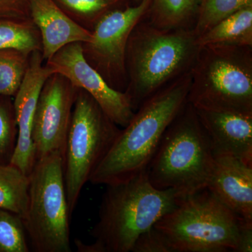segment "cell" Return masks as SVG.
Instances as JSON below:
<instances>
[{
    "label": "cell",
    "instance_id": "cell-9",
    "mask_svg": "<svg viewBox=\"0 0 252 252\" xmlns=\"http://www.w3.org/2000/svg\"><path fill=\"white\" fill-rule=\"evenodd\" d=\"M152 2V0H141L136 6L111 10L94 24L91 40L82 44L87 62L115 90L125 92L127 88V42L134 28L145 18Z\"/></svg>",
    "mask_w": 252,
    "mask_h": 252
},
{
    "label": "cell",
    "instance_id": "cell-10",
    "mask_svg": "<svg viewBox=\"0 0 252 252\" xmlns=\"http://www.w3.org/2000/svg\"><path fill=\"white\" fill-rule=\"evenodd\" d=\"M77 91L67 78L57 73L44 83L33 119L36 161L53 153L64 154Z\"/></svg>",
    "mask_w": 252,
    "mask_h": 252
},
{
    "label": "cell",
    "instance_id": "cell-1",
    "mask_svg": "<svg viewBox=\"0 0 252 252\" xmlns=\"http://www.w3.org/2000/svg\"><path fill=\"white\" fill-rule=\"evenodd\" d=\"M190 84L189 71L146 99L121 130L89 182L113 185L146 171L165 130L187 103Z\"/></svg>",
    "mask_w": 252,
    "mask_h": 252
},
{
    "label": "cell",
    "instance_id": "cell-26",
    "mask_svg": "<svg viewBox=\"0 0 252 252\" xmlns=\"http://www.w3.org/2000/svg\"><path fill=\"white\" fill-rule=\"evenodd\" d=\"M32 0H0V18H31Z\"/></svg>",
    "mask_w": 252,
    "mask_h": 252
},
{
    "label": "cell",
    "instance_id": "cell-23",
    "mask_svg": "<svg viewBox=\"0 0 252 252\" xmlns=\"http://www.w3.org/2000/svg\"><path fill=\"white\" fill-rule=\"evenodd\" d=\"M31 251L22 217L0 209V252Z\"/></svg>",
    "mask_w": 252,
    "mask_h": 252
},
{
    "label": "cell",
    "instance_id": "cell-28",
    "mask_svg": "<svg viewBox=\"0 0 252 252\" xmlns=\"http://www.w3.org/2000/svg\"><path fill=\"white\" fill-rule=\"evenodd\" d=\"M135 1H138V2H140V1H141V0H135Z\"/></svg>",
    "mask_w": 252,
    "mask_h": 252
},
{
    "label": "cell",
    "instance_id": "cell-2",
    "mask_svg": "<svg viewBox=\"0 0 252 252\" xmlns=\"http://www.w3.org/2000/svg\"><path fill=\"white\" fill-rule=\"evenodd\" d=\"M92 244L77 240L79 252H130L136 240L153 228L183 198L174 189H158L147 171L120 183L106 186Z\"/></svg>",
    "mask_w": 252,
    "mask_h": 252
},
{
    "label": "cell",
    "instance_id": "cell-7",
    "mask_svg": "<svg viewBox=\"0 0 252 252\" xmlns=\"http://www.w3.org/2000/svg\"><path fill=\"white\" fill-rule=\"evenodd\" d=\"M63 155L49 154L36 160L29 175L27 213L23 220L32 250L70 252L69 221Z\"/></svg>",
    "mask_w": 252,
    "mask_h": 252
},
{
    "label": "cell",
    "instance_id": "cell-17",
    "mask_svg": "<svg viewBox=\"0 0 252 252\" xmlns=\"http://www.w3.org/2000/svg\"><path fill=\"white\" fill-rule=\"evenodd\" d=\"M201 0H152L146 16L162 29L193 28Z\"/></svg>",
    "mask_w": 252,
    "mask_h": 252
},
{
    "label": "cell",
    "instance_id": "cell-5",
    "mask_svg": "<svg viewBox=\"0 0 252 252\" xmlns=\"http://www.w3.org/2000/svg\"><path fill=\"white\" fill-rule=\"evenodd\" d=\"M190 72L194 108L252 115V46L200 47Z\"/></svg>",
    "mask_w": 252,
    "mask_h": 252
},
{
    "label": "cell",
    "instance_id": "cell-21",
    "mask_svg": "<svg viewBox=\"0 0 252 252\" xmlns=\"http://www.w3.org/2000/svg\"><path fill=\"white\" fill-rule=\"evenodd\" d=\"M252 6V0H201L193 31L197 38L239 10Z\"/></svg>",
    "mask_w": 252,
    "mask_h": 252
},
{
    "label": "cell",
    "instance_id": "cell-8",
    "mask_svg": "<svg viewBox=\"0 0 252 252\" xmlns=\"http://www.w3.org/2000/svg\"><path fill=\"white\" fill-rule=\"evenodd\" d=\"M120 131L90 94L78 89L63 154L64 183L71 215L83 187L108 153Z\"/></svg>",
    "mask_w": 252,
    "mask_h": 252
},
{
    "label": "cell",
    "instance_id": "cell-14",
    "mask_svg": "<svg viewBox=\"0 0 252 252\" xmlns=\"http://www.w3.org/2000/svg\"><path fill=\"white\" fill-rule=\"evenodd\" d=\"M195 110L214 154H228L252 164V115Z\"/></svg>",
    "mask_w": 252,
    "mask_h": 252
},
{
    "label": "cell",
    "instance_id": "cell-16",
    "mask_svg": "<svg viewBox=\"0 0 252 252\" xmlns=\"http://www.w3.org/2000/svg\"><path fill=\"white\" fill-rule=\"evenodd\" d=\"M198 47L213 44L252 46V6L222 20L196 39Z\"/></svg>",
    "mask_w": 252,
    "mask_h": 252
},
{
    "label": "cell",
    "instance_id": "cell-25",
    "mask_svg": "<svg viewBox=\"0 0 252 252\" xmlns=\"http://www.w3.org/2000/svg\"><path fill=\"white\" fill-rule=\"evenodd\" d=\"M132 252H172L163 235L154 226L140 235Z\"/></svg>",
    "mask_w": 252,
    "mask_h": 252
},
{
    "label": "cell",
    "instance_id": "cell-24",
    "mask_svg": "<svg viewBox=\"0 0 252 252\" xmlns=\"http://www.w3.org/2000/svg\"><path fill=\"white\" fill-rule=\"evenodd\" d=\"M18 138L14 102L0 98V164L11 163Z\"/></svg>",
    "mask_w": 252,
    "mask_h": 252
},
{
    "label": "cell",
    "instance_id": "cell-19",
    "mask_svg": "<svg viewBox=\"0 0 252 252\" xmlns=\"http://www.w3.org/2000/svg\"><path fill=\"white\" fill-rule=\"evenodd\" d=\"M29 176L17 167L0 164V209L17 214L24 220L28 205Z\"/></svg>",
    "mask_w": 252,
    "mask_h": 252
},
{
    "label": "cell",
    "instance_id": "cell-6",
    "mask_svg": "<svg viewBox=\"0 0 252 252\" xmlns=\"http://www.w3.org/2000/svg\"><path fill=\"white\" fill-rule=\"evenodd\" d=\"M243 221L205 189L181 198L154 227L172 252H235Z\"/></svg>",
    "mask_w": 252,
    "mask_h": 252
},
{
    "label": "cell",
    "instance_id": "cell-27",
    "mask_svg": "<svg viewBox=\"0 0 252 252\" xmlns=\"http://www.w3.org/2000/svg\"><path fill=\"white\" fill-rule=\"evenodd\" d=\"M252 252V222L243 221L239 233L235 252Z\"/></svg>",
    "mask_w": 252,
    "mask_h": 252
},
{
    "label": "cell",
    "instance_id": "cell-13",
    "mask_svg": "<svg viewBox=\"0 0 252 252\" xmlns=\"http://www.w3.org/2000/svg\"><path fill=\"white\" fill-rule=\"evenodd\" d=\"M207 189L240 219L252 222V164L228 154H214Z\"/></svg>",
    "mask_w": 252,
    "mask_h": 252
},
{
    "label": "cell",
    "instance_id": "cell-18",
    "mask_svg": "<svg viewBox=\"0 0 252 252\" xmlns=\"http://www.w3.org/2000/svg\"><path fill=\"white\" fill-rule=\"evenodd\" d=\"M4 49L28 56L41 51L40 33L31 18H0V50Z\"/></svg>",
    "mask_w": 252,
    "mask_h": 252
},
{
    "label": "cell",
    "instance_id": "cell-12",
    "mask_svg": "<svg viewBox=\"0 0 252 252\" xmlns=\"http://www.w3.org/2000/svg\"><path fill=\"white\" fill-rule=\"evenodd\" d=\"M41 51L30 56L29 64L22 83L14 96V107L18 138L11 165L29 176L36 162L32 141V125L36 104L44 83L54 71L43 64Z\"/></svg>",
    "mask_w": 252,
    "mask_h": 252
},
{
    "label": "cell",
    "instance_id": "cell-20",
    "mask_svg": "<svg viewBox=\"0 0 252 252\" xmlns=\"http://www.w3.org/2000/svg\"><path fill=\"white\" fill-rule=\"evenodd\" d=\"M124 0H54L63 12L82 27L92 31L96 22Z\"/></svg>",
    "mask_w": 252,
    "mask_h": 252
},
{
    "label": "cell",
    "instance_id": "cell-11",
    "mask_svg": "<svg viewBox=\"0 0 252 252\" xmlns=\"http://www.w3.org/2000/svg\"><path fill=\"white\" fill-rule=\"evenodd\" d=\"M46 65L67 78L74 87L86 91L114 124L126 127L133 117L130 99L125 92L115 90L86 61L82 43L68 44L48 60Z\"/></svg>",
    "mask_w": 252,
    "mask_h": 252
},
{
    "label": "cell",
    "instance_id": "cell-4",
    "mask_svg": "<svg viewBox=\"0 0 252 252\" xmlns=\"http://www.w3.org/2000/svg\"><path fill=\"white\" fill-rule=\"evenodd\" d=\"M214 164L210 139L187 102L162 136L147 167L151 184L186 197L207 189Z\"/></svg>",
    "mask_w": 252,
    "mask_h": 252
},
{
    "label": "cell",
    "instance_id": "cell-3",
    "mask_svg": "<svg viewBox=\"0 0 252 252\" xmlns=\"http://www.w3.org/2000/svg\"><path fill=\"white\" fill-rule=\"evenodd\" d=\"M193 28L162 29L142 19L126 49L125 93L133 110L169 83L189 72L199 47Z\"/></svg>",
    "mask_w": 252,
    "mask_h": 252
},
{
    "label": "cell",
    "instance_id": "cell-22",
    "mask_svg": "<svg viewBox=\"0 0 252 252\" xmlns=\"http://www.w3.org/2000/svg\"><path fill=\"white\" fill-rule=\"evenodd\" d=\"M29 60L30 56L20 51L0 50V96L16 95L27 71Z\"/></svg>",
    "mask_w": 252,
    "mask_h": 252
},
{
    "label": "cell",
    "instance_id": "cell-15",
    "mask_svg": "<svg viewBox=\"0 0 252 252\" xmlns=\"http://www.w3.org/2000/svg\"><path fill=\"white\" fill-rule=\"evenodd\" d=\"M30 17L39 30L44 61L72 43L89 42L92 32L63 12L54 0H32Z\"/></svg>",
    "mask_w": 252,
    "mask_h": 252
}]
</instances>
